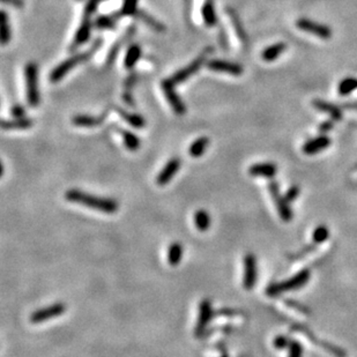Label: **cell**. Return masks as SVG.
Listing matches in <instances>:
<instances>
[{"instance_id": "cell-1", "label": "cell", "mask_w": 357, "mask_h": 357, "mask_svg": "<svg viewBox=\"0 0 357 357\" xmlns=\"http://www.w3.org/2000/svg\"><path fill=\"white\" fill-rule=\"evenodd\" d=\"M65 198L67 201L86 206L105 214H114L118 211L119 204L114 198L98 197V195L89 194L79 189H70L65 192Z\"/></svg>"}, {"instance_id": "cell-2", "label": "cell", "mask_w": 357, "mask_h": 357, "mask_svg": "<svg viewBox=\"0 0 357 357\" xmlns=\"http://www.w3.org/2000/svg\"><path fill=\"white\" fill-rule=\"evenodd\" d=\"M102 46H103V40L102 38H97V40H95L94 43L92 44V47L89 48V49L83 51V52L75 53L73 54V56H71L70 58H67V59L64 60V62L60 63L59 65H57L52 71H51L49 75L50 81L52 83L59 82L60 80L65 78L67 74H69L73 69H75L76 66L80 65V64L88 62L92 57H94V54L101 49Z\"/></svg>"}, {"instance_id": "cell-3", "label": "cell", "mask_w": 357, "mask_h": 357, "mask_svg": "<svg viewBox=\"0 0 357 357\" xmlns=\"http://www.w3.org/2000/svg\"><path fill=\"white\" fill-rule=\"evenodd\" d=\"M311 278V272L309 268L302 269L291 276L290 279L285 280L282 282H274V284H271L268 287L266 288L265 294L268 297H278V296L285 294L287 291H292V290H298V289L303 288L307 286V284L310 281Z\"/></svg>"}, {"instance_id": "cell-4", "label": "cell", "mask_w": 357, "mask_h": 357, "mask_svg": "<svg viewBox=\"0 0 357 357\" xmlns=\"http://www.w3.org/2000/svg\"><path fill=\"white\" fill-rule=\"evenodd\" d=\"M25 97L29 107L36 108L41 103L40 85H38V65L35 62H29L24 66Z\"/></svg>"}, {"instance_id": "cell-5", "label": "cell", "mask_w": 357, "mask_h": 357, "mask_svg": "<svg viewBox=\"0 0 357 357\" xmlns=\"http://www.w3.org/2000/svg\"><path fill=\"white\" fill-rule=\"evenodd\" d=\"M213 51L214 48L212 47L206 48V49L200 53V56L195 58L194 60H192L188 66L183 67V69L177 71L176 73H173L170 80H171L175 85H179V83L186 81V80L191 78L192 75L197 74L202 66L206 65V63L208 62V57H210L211 53H213Z\"/></svg>"}, {"instance_id": "cell-6", "label": "cell", "mask_w": 357, "mask_h": 357, "mask_svg": "<svg viewBox=\"0 0 357 357\" xmlns=\"http://www.w3.org/2000/svg\"><path fill=\"white\" fill-rule=\"evenodd\" d=\"M175 83L169 79H163L161 82V89L166 96L167 102L169 103L172 111L178 116H184L186 114V105L182 101L181 96L175 91Z\"/></svg>"}, {"instance_id": "cell-7", "label": "cell", "mask_w": 357, "mask_h": 357, "mask_svg": "<svg viewBox=\"0 0 357 357\" xmlns=\"http://www.w3.org/2000/svg\"><path fill=\"white\" fill-rule=\"evenodd\" d=\"M268 191H269V194H271V197H272L273 202H274L276 211H278L279 216L281 217V220L284 222H287V223L288 222H290L292 220V216H294V215H292L290 205H289L287 199H286L285 195H282L281 192H280V188H279L278 183L276 182L269 183Z\"/></svg>"}, {"instance_id": "cell-8", "label": "cell", "mask_w": 357, "mask_h": 357, "mask_svg": "<svg viewBox=\"0 0 357 357\" xmlns=\"http://www.w3.org/2000/svg\"><path fill=\"white\" fill-rule=\"evenodd\" d=\"M66 304H64L63 302H57V303L51 304L49 307L35 310L29 317V320H30L31 324H42L44 321L52 319V318L62 316L64 312L66 311Z\"/></svg>"}, {"instance_id": "cell-9", "label": "cell", "mask_w": 357, "mask_h": 357, "mask_svg": "<svg viewBox=\"0 0 357 357\" xmlns=\"http://www.w3.org/2000/svg\"><path fill=\"white\" fill-rule=\"evenodd\" d=\"M296 27L301 29L302 31L312 34L314 36L321 38V40H330L332 37V29L329 25L319 24V22L312 21L310 19L301 18L296 21Z\"/></svg>"}, {"instance_id": "cell-10", "label": "cell", "mask_w": 357, "mask_h": 357, "mask_svg": "<svg viewBox=\"0 0 357 357\" xmlns=\"http://www.w3.org/2000/svg\"><path fill=\"white\" fill-rule=\"evenodd\" d=\"M215 316L212 302L208 298H204L199 305V314L198 321L194 327V335L197 337H201L205 335L206 330H207L208 324L211 323L212 318Z\"/></svg>"}, {"instance_id": "cell-11", "label": "cell", "mask_w": 357, "mask_h": 357, "mask_svg": "<svg viewBox=\"0 0 357 357\" xmlns=\"http://www.w3.org/2000/svg\"><path fill=\"white\" fill-rule=\"evenodd\" d=\"M94 27V22L92 21V15L85 14L82 18L81 24H80L79 28L76 29V33L74 35V38L72 41V44L70 47V51L73 52L74 50L79 49L80 47L86 44L89 41L92 35V29Z\"/></svg>"}, {"instance_id": "cell-12", "label": "cell", "mask_w": 357, "mask_h": 357, "mask_svg": "<svg viewBox=\"0 0 357 357\" xmlns=\"http://www.w3.org/2000/svg\"><path fill=\"white\" fill-rule=\"evenodd\" d=\"M258 269H257V258L252 252L246 253L244 257V276L243 287L245 290H252L257 284L258 278Z\"/></svg>"}, {"instance_id": "cell-13", "label": "cell", "mask_w": 357, "mask_h": 357, "mask_svg": "<svg viewBox=\"0 0 357 357\" xmlns=\"http://www.w3.org/2000/svg\"><path fill=\"white\" fill-rule=\"evenodd\" d=\"M206 67L213 72L226 73L233 76H240L244 72L242 65L224 59H208Z\"/></svg>"}, {"instance_id": "cell-14", "label": "cell", "mask_w": 357, "mask_h": 357, "mask_svg": "<svg viewBox=\"0 0 357 357\" xmlns=\"http://www.w3.org/2000/svg\"><path fill=\"white\" fill-rule=\"evenodd\" d=\"M182 161L179 157H172L170 159L167 165L163 167V169L161 170L159 175L156 177V184L159 186H165L168 184V183L173 178V176L178 172V170L181 169Z\"/></svg>"}, {"instance_id": "cell-15", "label": "cell", "mask_w": 357, "mask_h": 357, "mask_svg": "<svg viewBox=\"0 0 357 357\" xmlns=\"http://www.w3.org/2000/svg\"><path fill=\"white\" fill-rule=\"evenodd\" d=\"M109 111H104L98 116L93 115H75L72 117V124L78 127H96L102 125L108 118Z\"/></svg>"}, {"instance_id": "cell-16", "label": "cell", "mask_w": 357, "mask_h": 357, "mask_svg": "<svg viewBox=\"0 0 357 357\" xmlns=\"http://www.w3.org/2000/svg\"><path fill=\"white\" fill-rule=\"evenodd\" d=\"M331 146V139L329 137H326L325 134H323V136H319L317 138H314V139H311L309 140L308 143H305L303 144V148H302V150H303V153L305 154V155H316V154L323 152V150L327 149Z\"/></svg>"}, {"instance_id": "cell-17", "label": "cell", "mask_w": 357, "mask_h": 357, "mask_svg": "<svg viewBox=\"0 0 357 357\" xmlns=\"http://www.w3.org/2000/svg\"><path fill=\"white\" fill-rule=\"evenodd\" d=\"M278 173V167L273 162L255 163L249 168V175L252 177H262V178L272 179Z\"/></svg>"}, {"instance_id": "cell-18", "label": "cell", "mask_w": 357, "mask_h": 357, "mask_svg": "<svg viewBox=\"0 0 357 357\" xmlns=\"http://www.w3.org/2000/svg\"><path fill=\"white\" fill-rule=\"evenodd\" d=\"M114 110L117 112V114L120 116V118L123 119L125 123L130 125V126L138 128V130H143V128L146 126V120H144V118L141 115L137 114V112L127 111L120 107H114Z\"/></svg>"}, {"instance_id": "cell-19", "label": "cell", "mask_w": 357, "mask_h": 357, "mask_svg": "<svg viewBox=\"0 0 357 357\" xmlns=\"http://www.w3.org/2000/svg\"><path fill=\"white\" fill-rule=\"evenodd\" d=\"M34 121L30 118H13L4 119L1 121V127L5 131H24L33 127Z\"/></svg>"}, {"instance_id": "cell-20", "label": "cell", "mask_w": 357, "mask_h": 357, "mask_svg": "<svg viewBox=\"0 0 357 357\" xmlns=\"http://www.w3.org/2000/svg\"><path fill=\"white\" fill-rule=\"evenodd\" d=\"M143 57V49L139 44H131L130 47L127 48L126 53H125L124 57V67L127 71L133 70L138 62Z\"/></svg>"}, {"instance_id": "cell-21", "label": "cell", "mask_w": 357, "mask_h": 357, "mask_svg": "<svg viewBox=\"0 0 357 357\" xmlns=\"http://www.w3.org/2000/svg\"><path fill=\"white\" fill-rule=\"evenodd\" d=\"M136 33V27L134 25H131L130 28L127 29V31L125 33V36L121 38V40L117 41L115 43L114 47H111L110 51H109L108 56H107V59H105V65L107 66H111L112 64H114V62L116 60V58H117L119 51H120L121 48H123L124 43L126 42L127 40H130V38L133 36V34Z\"/></svg>"}, {"instance_id": "cell-22", "label": "cell", "mask_w": 357, "mask_h": 357, "mask_svg": "<svg viewBox=\"0 0 357 357\" xmlns=\"http://www.w3.org/2000/svg\"><path fill=\"white\" fill-rule=\"evenodd\" d=\"M201 17L208 28H213L217 24V15L215 11L214 0H205L201 7Z\"/></svg>"}, {"instance_id": "cell-23", "label": "cell", "mask_w": 357, "mask_h": 357, "mask_svg": "<svg viewBox=\"0 0 357 357\" xmlns=\"http://www.w3.org/2000/svg\"><path fill=\"white\" fill-rule=\"evenodd\" d=\"M136 17L139 19L141 22H143L147 27H149L152 30L156 31V33H165L167 30L166 24H163V22L157 20V19L154 18L153 15H150L149 13L143 11V9H139V12L137 13Z\"/></svg>"}, {"instance_id": "cell-24", "label": "cell", "mask_w": 357, "mask_h": 357, "mask_svg": "<svg viewBox=\"0 0 357 357\" xmlns=\"http://www.w3.org/2000/svg\"><path fill=\"white\" fill-rule=\"evenodd\" d=\"M120 18L119 13L115 14L99 15L94 20V27L98 30H114L116 29V22Z\"/></svg>"}, {"instance_id": "cell-25", "label": "cell", "mask_w": 357, "mask_h": 357, "mask_svg": "<svg viewBox=\"0 0 357 357\" xmlns=\"http://www.w3.org/2000/svg\"><path fill=\"white\" fill-rule=\"evenodd\" d=\"M287 50V44L284 42H279V43H274L273 46L267 47L265 50L262 52V59L265 60L266 63H272L281 56L285 51Z\"/></svg>"}, {"instance_id": "cell-26", "label": "cell", "mask_w": 357, "mask_h": 357, "mask_svg": "<svg viewBox=\"0 0 357 357\" xmlns=\"http://www.w3.org/2000/svg\"><path fill=\"white\" fill-rule=\"evenodd\" d=\"M208 146H210V138L205 136L199 137L198 139L193 141L189 148L190 156L193 157V159H199L206 153Z\"/></svg>"}, {"instance_id": "cell-27", "label": "cell", "mask_w": 357, "mask_h": 357, "mask_svg": "<svg viewBox=\"0 0 357 357\" xmlns=\"http://www.w3.org/2000/svg\"><path fill=\"white\" fill-rule=\"evenodd\" d=\"M121 139H123L124 146L130 152H137L141 146V140L136 133L130 130H120L119 131Z\"/></svg>"}, {"instance_id": "cell-28", "label": "cell", "mask_w": 357, "mask_h": 357, "mask_svg": "<svg viewBox=\"0 0 357 357\" xmlns=\"http://www.w3.org/2000/svg\"><path fill=\"white\" fill-rule=\"evenodd\" d=\"M312 104H313V107H316L318 110L329 114L334 120H340V119L342 118V112L340 111V109L335 107L334 104H331L329 102L320 101V99H314V101L312 102Z\"/></svg>"}, {"instance_id": "cell-29", "label": "cell", "mask_w": 357, "mask_h": 357, "mask_svg": "<svg viewBox=\"0 0 357 357\" xmlns=\"http://www.w3.org/2000/svg\"><path fill=\"white\" fill-rule=\"evenodd\" d=\"M0 24H1V44L7 46L12 40V29L11 24H9L8 14L5 9H2L0 13Z\"/></svg>"}, {"instance_id": "cell-30", "label": "cell", "mask_w": 357, "mask_h": 357, "mask_svg": "<svg viewBox=\"0 0 357 357\" xmlns=\"http://www.w3.org/2000/svg\"><path fill=\"white\" fill-rule=\"evenodd\" d=\"M194 223L199 231L204 233L211 227V216L206 210H199L194 214Z\"/></svg>"}, {"instance_id": "cell-31", "label": "cell", "mask_w": 357, "mask_h": 357, "mask_svg": "<svg viewBox=\"0 0 357 357\" xmlns=\"http://www.w3.org/2000/svg\"><path fill=\"white\" fill-rule=\"evenodd\" d=\"M183 257V245L179 242H173L168 250V262L171 266H177Z\"/></svg>"}, {"instance_id": "cell-32", "label": "cell", "mask_w": 357, "mask_h": 357, "mask_svg": "<svg viewBox=\"0 0 357 357\" xmlns=\"http://www.w3.org/2000/svg\"><path fill=\"white\" fill-rule=\"evenodd\" d=\"M138 12H139V0H124L118 13L120 18H123L136 17Z\"/></svg>"}, {"instance_id": "cell-33", "label": "cell", "mask_w": 357, "mask_h": 357, "mask_svg": "<svg viewBox=\"0 0 357 357\" xmlns=\"http://www.w3.org/2000/svg\"><path fill=\"white\" fill-rule=\"evenodd\" d=\"M330 237V230L325 224H320V226L316 227V229L312 233V240H313L314 244L319 245V244H323L329 239Z\"/></svg>"}, {"instance_id": "cell-34", "label": "cell", "mask_w": 357, "mask_h": 357, "mask_svg": "<svg viewBox=\"0 0 357 357\" xmlns=\"http://www.w3.org/2000/svg\"><path fill=\"white\" fill-rule=\"evenodd\" d=\"M227 13H228V15H229V19H230L231 24H234V29H235V31H236L238 38H239L240 41L245 42L246 41L245 31H244V29L242 27V24H240V21H239V19H238L237 14L233 11V9H227Z\"/></svg>"}, {"instance_id": "cell-35", "label": "cell", "mask_w": 357, "mask_h": 357, "mask_svg": "<svg viewBox=\"0 0 357 357\" xmlns=\"http://www.w3.org/2000/svg\"><path fill=\"white\" fill-rule=\"evenodd\" d=\"M355 89H357V79L354 78L343 79L342 81L339 83V87H337L339 94L342 96L349 95L350 93H353Z\"/></svg>"}, {"instance_id": "cell-36", "label": "cell", "mask_w": 357, "mask_h": 357, "mask_svg": "<svg viewBox=\"0 0 357 357\" xmlns=\"http://www.w3.org/2000/svg\"><path fill=\"white\" fill-rule=\"evenodd\" d=\"M284 303L286 307H288L290 310H294L298 313L303 314V316H310L311 314V310L309 309L307 305L300 303L298 301H294V300H285Z\"/></svg>"}, {"instance_id": "cell-37", "label": "cell", "mask_w": 357, "mask_h": 357, "mask_svg": "<svg viewBox=\"0 0 357 357\" xmlns=\"http://www.w3.org/2000/svg\"><path fill=\"white\" fill-rule=\"evenodd\" d=\"M290 342H291L290 337L280 334V335H276L274 337V340H273V346H274V348L278 350H285L289 348Z\"/></svg>"}, {"instance_id": "cell-38", "label": "cell", "mask_w": 357, "mask_h": 357, "mask_svg": "<svg viewBox=\"0 0 357 357\" xmlns=\"http://www.w3.org/2000/svg\"><path fill=\"white\" fill-rule=\"evenodd\" d=\"M288 357H303V346L296 340H291L288 348Z\"/></svg>"}, {"instance_id": "cell-39", "label": "cell", "mask_w": 357, "mask_h": 357, "mask_svg": "<svg viewBox=\"0 0 357 357\" xmlns=\"http://www.w3.org/2000/svg\"><path fill=\"white\" fill-rule=\"evenodd\" d=\"M317 249V244H312V245H309L307 247H304L303 250L298 251L297 253H294V255H290V259L291 260H300L303 259L304 257H307L308 255H310L311 252H313L314 250Z\"/></svg>"}, {"instance_id": "cell-40", "label": "cell", "mask_w": 357, "mask_h": 357, "mask_svg": "<svg viewBox=\"0 0 357 357\" xmlns=\"http://www.w3.org/2000/svg\"><path fill=\"white\" fill-rule=\"evenodd\" d=\"M300 194H301L300 186L292 185L287 190V192H286V194H285V198L287 199V201L289 202V204H290V202L295 201L296 199L300 197Z\"/></svg>"}, {"instance_id": "cell-41", "label": "cell", "mask_w": 357, "mask_h": 357, "mask_svg": "<svg viewBox=\"0 0 357 357\" xmlns=\"http://www.w3.org/2000/svg\"><path fill=\"white\" fill-rule=\"evenodd\" d=\"M242 314V311L236 310V309H230V308H223L220 309L215 312V316H223V317H236L240 316Z\"/></svg>"}, {"instance_id": "cell-42", "label": "cell", "mask_w": 357, "mask_h": 357, "mask_svg": "<svg viewBox=\"0 0 357 357\" xmlns=\"http://www.w3.org/2000/svg\"><path fill=\"white\" fill-rule=\"evenodd\" d=\"M102 1L103 0H88L86 4V7H85V14H88V15L94 14V13L97 11L98 5L101 4Z\"/></svg>"}, {"instance_id": "cell-43", "label": "cell", "mask_w": 357, "mask_h": 357, "mask_svg": "<svg viewBox=\"0 0 357 357\" xmlns=\"http://www.w3.org/2000/svg\"><path fill=\"white\" fill-rule=\"evenodd\" d=\"M11 116L13 118H24L25 117V110H24V105L19 104V103H17V104H14V105H12Z\"/></svg>"}, {"instance_id": "cell-44", "label": "cell", "mask_w": 357, "mask_h": 357, "mask_svg": "<svg viewBox=\"0 0 357 357\" xmlns=\"http://www.w3.org/2000/svg\"><path fill=\"white\" fill-rule=\"evenodd\" d=\"M138 81V76L136 73H131L130 75L127 76V79L125 80L124 82V87L125 89H127V91H132V88H133V86L136 85Z\"/></svg>"}, {"instance_id": "cell-45", "label": "cell", "mask_w": 357, "mask_h": 357, "mask_svg": "<svg viewBox=\"0 0 357 357\" xmlns=\"http://www.w3.org/2000/svg\"><path fill=\"white\" fill-rule=\"evenodd\" d=\"M121 97H123V101L126 103L128 107H132V108L136 107V101H134V97H133V95H132L131 91L125 89V92L123 93V95H121Z\"/></svg>"}, {"instance_id": "cell-46", "label": "cell", "mask_w": 357, "mask_h": 357, "mask_svg": "<svg viewBox=\"0 0 357 357\" xmlns=\"http://www.w3.org/2000/svg\"><path fill=\"white\" fill-rule=\"evenodd\" d=\"M218 40H220L221 47L223 48L224 50H227L228 49V36H227V33H226V30H224L223 27H221L220 30H218Z\"/></svg>"}, {"instance_id": "cell-47", "label": "cell", "mask_w": 357, "mask_h": 357, "mask_svg": "<svg viewBox=\"0 0 357 357\" xmlns=\"http://www.w3.org/2000/svg\"><path fill=\"white\" fill-rule=\"evenodd\" d=\"M6 5H11L14 8L21 9L24 7V0H1Z\"/></svg>"}, {"instance_id": "cell-48", "label": "cell", "mask_w": 357, "mask_h": 357, "mask_svg": "<svg viewBox=\"0 0 357 357\" xmlns=\"http://www.w3.org/2000/svg\"><path fill=\"white\" fill-rule=\"evenodd\" d=\"M331 127H332V124H331V123H325V124H323V125H321V127H320V131H323V132H326V131H329V130H331Z\"/></svg>"}, {"instance_id": "cell-49", "label": "cell", "mask_w": 357, "mask_h": 357, "mask_svg": "<svg viewBox=\"0 0 357 357\" xmlns=\"http://www.w3.org/2000/svg\"><path fill=\"white\" fill-rule=\"evenodd\" d=\"M220 350H221V356L220 357H229V356H228V354L226 352V348H224V347H223V348H221Z\"/></svg>"}, {"instance_id": "cell-50", "label": "cell", "mask_w": 357, "mask_h": 357, "mask_svg": "<svg viewBox=\"0 0 357 357\" xmlns=\"http://www.w3.org/2000/svg\"><path fill=\"white\" fill-rule=\"evenodd\" d=\"M79 1H82V0H79Z\"/></svg>"}]
</instances>
